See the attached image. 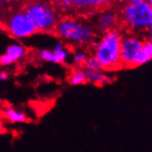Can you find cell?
<instances>
[{"mask_svg":"<svg viewBox=\"0 0 152 152\" xmlns=\"http://www.w3.org/2000/svg\"><path fill=\"white\" fill-rule=\"evenodd\" d=\"M123 34L118 29H113L102 34L99 46L93 51V56L102 65L103 71H113L121 66L120 46Z\"/></svg>","mask_w":152,"mask_h":152,"instance_id":"cell-1","label":"cell"},{"mask_svg":"<svg viewBox=\"0 0 152 152\" xmlns=\"http://www.w3.org/2000/svg\"><path fill=\"white\" fill-rule=\"evenodd\" d=\"M58 37L77 45H89L95 38V30L86 22L66 18L57 22L55 31Z\"/></svg>","mask_w":152,"mask_h":152,"instance_id":"cell-2","label":"cell"},{"mask_svg":"<svg viewBox=\"0 0 152 152\" xmlns=\"http://www.w3.org/2000/svg\"><path fill=\"white\" fill-rule=\"evenodd\" d=\"M120 19L133 31H146L152 21V10L148 2L127 3L122 8Z\"/></svg>","mask_w":152,"mask_h":152,"instance_id":"cell-3","label":"cell"},{"mask_svg":"<svg viewBox=\"0 0 152 152\" xmlns=\"http://www.w3.org/2000/svg\"><path fill=\"white\" fill-rule=\"evenodd\" d=\"M24 12L40 32H53L58 22L55 10L45 2L33 1L26 5Z\"/></svg>","mask_w":152,"mask_h":152,"instance_id":"cell-4","label":"cell"},{"mask_svg":"<svg viewBox=\"0 0 152 152\" xmlns=\"http://www.w3.org/2000/svg\"><path fill=\"white\" fill-rule=\"evenodd\" d=\"M4 27L11 37L20 40L29 38L38 32L36 27L24 10L14 12L8 16L6 21H4Z\"/></svg>","mask_w":152,"mask_h":152,"instance_id":"cell-5","label":"cell"},{"mask_svg":"<svg viewBox=\"0 0 152 152\" xmlns=\"http://www.w3.org/2000/svg\"><path fill=\"white\" fill-rule=\"evenodd\" d=\"M143 40L136 35L123 36L120 46V62L122 67H133V63L137 53L142 48Z\"/></svg>","mask_w":152,"mask_h":152,"instance_id":"cell-6","label":"cell"},{"mask_svg":"<svg viewBox=\"0 0 152 152\" xmlns=\"http://www.w3.org/2000/svg\"><path fill=\"white\" fill-rule=\"evenodd\" d=\"M118 16L113 10H104L98 14L96 20V28L103 33L115 28Z\"/></svg>","mask_w":152,"mask_h":152,"instance_id":"cell-7","label":"cell"},{"mask_svg":"<svg viewBox=\"0 0 152 152\" xmlns=\"http://www.w3.org/2000/svg\"><path fill=\"white\" fill-rule=\"evenodd\" d=\"M87 83L95 86L110 85L113 82V77L105 74L103 71H87L86 70Z\"/></svg>","mask_w":152,"mask_h":152,"instance_id":"cell-8","label":"cell"},{"mask_svg":"<svg viewBox=\"0 0 152 152\" xmlns=\"http://www.w3.org/2000/svg\"><path fill=\"white\" fill-rule=\"evenodd\" d=\"M152 60V42L146 40L143 42L142 48L137 53L133 63V67L140 66Z\"/></svg>","mask_w":152,"mask_h":152,"instance_id":"cell-9","label":"cell"},{"mask_svg":"<svg viewBox=\"0 0 152 152\" xmlns=\"http://www.w3.org/2000/svg\"><path fill=\"white\" fill-rule=\"evenodd\" d=\"M66 81L71 86H80L87 84L86 70L81 66H75L69 71Z\"/></svg>","mask_w":152,"mask_h":152,"instance_id":"cell-10","label":"cell"},{"mask_svg":"<svg viewBox=\"0 0 152 152\" xmlns=\"http://www.w3.org/2000/svg\"><path fill=\"white\" fill-rule=\"evenodd\" d=\"M5 118L11 124H24L28 121V115L23 111L15 108L7 107L4 111Z\"/></svg>","mask_w":152,"mask_h":152,"instance_id":"cell-11","label":"cell"},{"mask_svg":"<svg viewBox=\"0 0 152 152\" xmlns=\"http://www.w3.org/2000/svg\"><path fill=\"white\" fill-rule=\"evenodd\" d=\"M5 53L15 64L17 62L22 60L26 56L27 49L24 45H22L20 43H12L7 47Z\"/></svg>","mask_w":152,"mask_h":152,"instance_id":"cell-12","label":"cell"},{"mask_svg":"<svg viewBox=\"0 0 152 152\" xmlns=\"http://www.w3.org/2000/svg\"><path fill=\"white\" fill-rule=\"evenodd\" d=\"M36 56L39 60L42 62H46V63H52V64H58L60 65L59 61L55 55V53L50 50L46 49H42L39 50L36 53Z\"/></svg>","mask_w":152,"mask_h":152,"instance_id":"cell-13","label":"cell"},{"mask_svg":"<svg viewBox=\"0 0 152 152\" xmlns=\"http://www.w3.org/2000/svg\"><path fill=\"white\" fill-rule=\"evenodd\" d=\"M53 52L55 53V55L56 56L60 65L65 64L66 62L68 60L69 57V53L66 50V48L65 47V45L62 42H57L56 44L55 48H53Z\"/></svg>","mask_w":152,"mask_h":152,"instance_id":"cell-14","label":"cell"},{"mask_svg":"<svg viewBox=\"0 0 152 152\" xmlns=\"http://www.w3.org/2000/svg\"><path fill=\"white\" fill-rule=\"evenodd\" d=\"M82 67L87 71H103L102 65L94 56H88Z\"/></svg>","mask_w":152,"mask_h":152,"instance_id":"cell-15","label":"cell"},{"mask_svg":"<svg viewBox=\"0 0 152 152\" xmlns=\"http://www.w3.org/2000/svg\"><path fill=\"white\" fill-rule=\"evenodd\" d=\"M72 4L75 8L78 10H83L87 14H88L89 11L92 10L88 0H72Z\"/></svg>","mask_w":152,"mask_h":152,"instance_id":"cell-16","label":"cell"},{"mask_svg":"<svg viewBox=\"0 0 152 152\" xmlns=\"http://www.w3.org/2000/svg\"><path fill=\"white\" fill-rule=\"evenodd\" d=\"M88 53L83 52V51H78L77 53H75L73 55V62L74 64L77 66H83V64L85 63V61L88 58Z\"/></svg>","mask_w":152,"mask_h":152,"instance_id":"cell-17","label":"cell"},{"mask_svg":"<svg viewBox=\"0 0 152 152\" xmlns=\"http://www.w3.org/2000/svg\"><path fill=\"white\" fill-rule=\"evenodd\" d=\"M111 0H88L91 7L92 8H96L100 12L102 10H106V7L110 5Z\"/></svg>","mask_w":152,"mask_h":152,"instance_id":"cell-18","label":"cell"},{"mask_svg":"<svg viewBox=\"0 0 152 152\" xmlns=\"http://www.w3.org/2000/svg\"><path fill=\"white\" fill-rule=\"evenodd\" d=\"M14 63L13 61L8 57L6 53H3V55L0 56V66H12Z\"/></svg>","mask_w":152,"mask_h":152,"instance_id":"cell-19","label":"cell"},{"mask_svg":"<svg viewBox=\"0 0 152 152\" xmlns=\"http://www.w3.org/2000/svg\"><path fill=\"white\" fill-rule=\"evenodd\" d=\"M57 5L63 10H68L73 7L72 0H57Z\"/></svg>","mask_w":152,"mask_h":152,"instance_id":"cell-20","label":"cell"},{"mask_svg":"<svg viewBox=\"0 0 152 152\" xmlns=\"http://www.w3.org/2000/svg\"><path fill=\"white\" fill-rule=\"evenodd\" d=\"M10 78V72H7V70H4V69H0V82L7 81Z\"/></svg>","mask_w":152,"mask_h":152,"instance_id":"cell-21","label":"cell"},{"mask_svg":"<svg viewBox=\"0 0 152 152\" xmlns=\"http://www.w3.org/2000/svg\"><path fill=\"white\" fill-rule=\"evenodd\" d=\"M146 33H147V40L152 42V21L149 24L148 28L146 30Z\"/></svg>","mask_w":152,"mask_h":152,"instance_id":"cell-22","label":"cell"},{"mask_svg":"<svg viewBox=\"0 0 152 152\" xmlns=\"http://www.w3.org/2000/svg\"><path fill=\"white\" fill-rule=\"evenodd\" d=\"M147 1L148 0H127V3H142Z\"/></svg>","mask_w":152,"mask_h":152,"instance_id":"cell-23","label":"cell"},{"mask_svg":"<svg viewBox=\"0 0 152 152\" xmlns=\"http://www.w3.org/2000/svg\"><path fill=\"white\" fill-rule=\"evenodd\" d=\"M5 131H6L5 124H4V123H2L1 121H0V133H3Z\"/></svg>","mask_w":152,"mask_h":152,"instance_id":"cell-24","label":"cell"},{"mask_svg":"<svg viewBox=\"0 0 152 152\" xmlns=\"http://www.w3.org/2000/svg\"><path fill=\"white\" fill-rule=\"evenodd\" d=\"M10 1H11V0H0V6H6Z\"/></svg>","mask_w":152,"mask_h":152,"instance_id":"cell-25","label":"cell"},{"mask_svg":"<svg viewBox=\"0 0 152 152\" xmlns=\"http://www.w3.org/2000/svg\"><path fill=\"white\" fill-rule=\"evenodd\" d=\"M4 27V20L2 19V16L0 15V28Z\"/></svg>","mask_w":152,"mask_h":152,"instance_id":"cell-26","label":"cell"},{"mask_svg":"<svg viewBox=\"0 0 152 152\" xmlns=\"http://www.w3.org/2000/svg\"><path fill=\"white\" fill-rule=\"evenodd\" d=\"M147 2H148V4L149 5V7H151V10H152V0H148Z\"/></svg>","mask_w":152,"mask_h":152,"instance_id":"cell-27","label":"cell"},{"mask_svg":"<svg viewBox=\"0 0 152 152\" xmlns=\"http://www.w3.org/2000/svg\"><path fill=\"white\" fill-rule=\"evenodd\" d=\"M116 1H118V2H126V1H127V0H116Z\"/></svg>","mask_w":152,"mask_h":152,"instance_id":"cell-28","label":"cell"}]
</instances>
